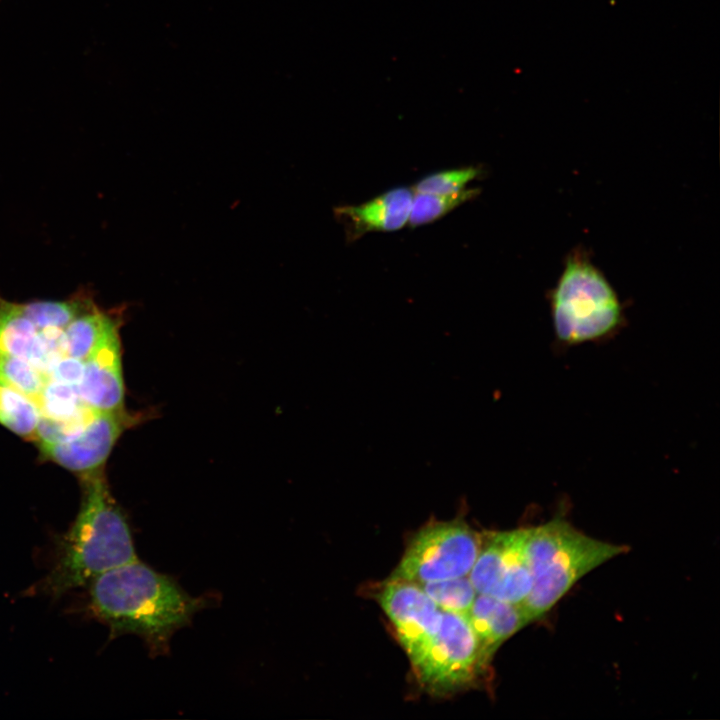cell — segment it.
<instances>
[{"mask_svg": "<svg viewBox=\"0 0 720 720\" xmlns=\"http://www.w3.org/2000/svg\"><path fill=\"white\" fill-rule=\"evenodd\" d=\"M89 585V608L113 636L132 633L146 642L151 655L166 654L172 634L205 606L172 578L138 559L110 569Z\"/></svg>", "mask_w": 720, "mask_h": 720, "instance_id": "1", "label": "cell"}, {"mask_svg": "<svg viewBox=\"0 0 720 720\" xmlns=\"http://www.w3.org/2000/svg\"><path fill=\"white\" fill-rule=\"evenodd\" d=\"M82 480L79 513L60 538L53 564L39 584V592L48 596H62L110 569L138 559L129 525L102 471L82 476Z\"/></svg>", "mask_w": 720, "mask_h": 720, "instance_id": "2", "label": "cell"}, {"mask_svg": "<svg viewBox=\"0 0 720 720\" xmlns=\"http://www.w3.org/2000/svg\"><path fill=\"white\" fill-rule=\"evenodd\" d=\"M629 547L592 538L560 517L526 528L533 584L520 604L529 623L545 615L583 576Z\"/></svg>", "mask_w": 720, "mask_h": 720, "instance_id": "3", "label": "cell"}, {"mask_svg": "<svg viewBox=\"0 0 720 720\" xmlns=\"http://www.w3.org/2000/svg\"><path fill=\"white\" fill-rule=\"evenodd\" d=\"M554 330L566 344L600 339L622 319L618 297L603 274L584 256H570L551 294Z\"/></svg>", "mask_w": 720, "mask_h": 720, "instance_id": "4", "label": "cell"}, {"mask_svg": "<svg viewBox=\"0 0 720 720\" xmlns=\"http://www.w3.org/2000/svg\"><path fill=\"white\" fill-rule=\"evenodd\" d=\"M481 544V534L464 520L431 521L409 540L390 579L417 584L466 576Z\"/></svg>", "mask_w": 720, "mask_h": 720, "instance_id": "5", "label": "cell"}, {"mask_svg": "<svg viewBox=\"0 0 720 720\" xmlns=\"http://www.w3.org/2000/svg\"><path fill=\"white\" fill-rule=\"evenodd\" d=\"M410 664L420 687L439 697L471 688L487 674L467 616L446 611L437 633Z\"/></svg>", "mask_w": 720, "mask_h": 720, "instance_id": "6", "label": "cell"}, {"mask_svg": "<svg viewBox=\"0 0 720 720\" xmlns=\"http://www.w3.org/2000/svg\"><path fill=\"white\" fill-rule=\"evenodd\" d=\"M526 528L484 531L476 561L468 576L478 594L521 604L533 578L525 555Z\"/></svg>", "mask_w": 720, "mask_h": 720, "instance_id": "7", "label": "cell"}, {"mask_svg": "<svg viewBox=\"0 0 720 720\" xmlns=\"http://www.w3.org/2000/svg\"><path fill=\"white\" fill-rule=\"evenodd\" d=\"M374 597L390 620L409 661H414L437 633L443 611L414 582L388 578Z\"/></svg>", "mask_w": 720, "mask_h": 720, "instance_id": "8", "label": "cell"}, {"mask_svg": "<svg viewBox=\"0 0 720 720\" xmlns=\"http://www.w3.org/2000/svg\"><path fill=\"white\" fill-rule=\"evenodd\" d=\"M130 419L124 410L97 411L77 435L60 442L39 443V448L48 459L81 476L100 472Z\"/></svg>", "mask_w": 720, "mask_h": 720, "instance_id": "9", "label": "cell"}, {"mask_svg": "<svg viewBox=\"0 0 720 720\" xmlns=\"http://www.w3.org/2000/svg\"><path fill=\"white\" fill-rule=\"evenodd\" d=\"M119 329L111 332L83 361V375L76 385L80 398L93 410H124Z\"/></svg>", "mask_w": 720, "mask_h": 720, "instance_id": "10", "label": "cell"}, {"mask_svg": "<svg viewBox=\"0 0 720 720\" xmlns=\"http://www.w3.org/2000/svg\"><path fill=\"white\" fill-rule=\"evenodd\" d=\"M414 191L399 186L359 205L334 209L344 226L346 240L353 242L370 232H392L403 228L410 215Z\"/></svg>", "mask_w": 720, "mask_h": 720, "instance_id": "11", "label": "cell"}, {"mask_svg": "<svg viewBox=\"0 0 720 720\" xmlns=\"http://www.w3.org/2000/svg\"><path fill=\"white\" fill-rule=\"evenodd\" d=\"M466 616L477 638L481 665L486 673L498 648L529 624L520 604L478 593Z\"/></svg>", "mask_w": 720, "mask_h": 720, "instance_id": "12", "label": "cell"}, {"mask_svg": "<svg viewBox=\"0 0 720 720\" xmlns=\"http://www.w3.org/2000/svg\"><path fill=\"white\" fill-rule=\"evenodd\" d=\"M119 326V318L94 304L65 328L66 356L85 361Z\"/></svg>", "mask_w": 720, "mask_h": 720, "instance_id": "13", "label": "cell"}, {"mask_svg": "<svg viewBox=\"0 0 720 720\" xmlns=\"http://www.w3.org/2000/svg\"><path fill=\"white\" fill-rule=\"evenodd\" d=\"M42 417L87 425L97 411L79 396L76 385L47 379L35 399Z\"/></svg>", "mask_w": 720, "mask_h": 720, "instance_id": "14", "label": "cell"}, {"mask_svg": "<svg viewBox=\"0 0 720 720\" xmlns=\"http://www.w3.org/2000/svg\"><path fill=\"white\" fill-rule=\"evenodd\" d=\"M37 336L38 328L22 304L0 296V352L28 361Z\"/></svg>", "mask_w": 720, "mask_h": 720, "instance_id": "15", "label": "cell"}, {"mask_svg": "<svg viewBox=\"0 0 720 720\" xmlns=\"http://www.w3.org/2000/svg\"><path fill=\"white\" fill-rule=\"evenodd\" d=\"M41 414L36 401L0 378V423L13 433L36 437Z\"/></svg>", "mask_w": 720, "mask_h": 720, "instance_id": "16", "label": "cell"}, {"mask_svg": "<svg viewBox=\"0 0 720 720\" xmlns=\"http://www.w3.org/2000/svg\"><path fill=\"white\" fill-rule=\"evenodd\" d=\"M479 193V188L463 189L451 194L414 193L408 225L416 228L433 223L474 199Z\"/></svg>", "mask_w": 720, "mask_h": 720, "instance_id": "17", "label": "cell"}, {"mask_svg": "<svg viewBox=\"0 0 720 720\" xmlns=\"http://www.w3.org/2000/svg\"><path fill=\"white\" fill-rule=\"evenodd\" d=\"M419 585L442 611L462 615H467L477 595L468 575Z\"/></svg>", "mask_w": 720, "mask_h": 720, "instance_id": "18", "label": "cell"}, {"mask_svg": "<svg viewBox=\"0 0 720 720\" xmlns=\"http://www.w3.org/2000/svg\"><path fill=\"white\" fill-rule=\"evenodd\" d=\"M0 378L34 400L46 378L28 361L0 352Z\"/></svg>", "mask_w": 720, "mask_h": 720, "instance_id": "19", "label": "cell"}, {"mask_svg": "<svg viewBox=\"0 0 720 720\" xmlns=\"http://www.w3.org/2000/svg\"><path fill=\"white\" fill-rule=\"evenodd\" d=\"M478 167L469 166L444 170L421 178L413 187L414 193L451 194L465 189V186L480 175Z\"/></svg>", "mask_w": 720, "mask_h": 720, "instance_id": "20", "label": "cell"}, {"mask_svg": "<svg viewBox=\"0 0 720 720\" xmlns=\"http://www.w3.org/2000/svg\"><path fill=\"white\" fill-rule=\"evenodd\" d=\"M83 370V361L65 356L56 363L47 379L77 385L83 375Z\"/></svg>", "mask_w": 720, "mask_h": 720, "instance_id": "21", "label": "cell"}, {"mask_svg": "<svg viewBox=\"0 0 720 720\" xmlns=\"http://www.w3.org/2000/svg\"><path fill=\"white\" fill-rule=\"evenodd\" d=\"M1 1V0H0Z\"/></svg>", "mask_w": 720, "mask_h": 720, "instance_id": "22", "label": "cell"}]
</instances>
